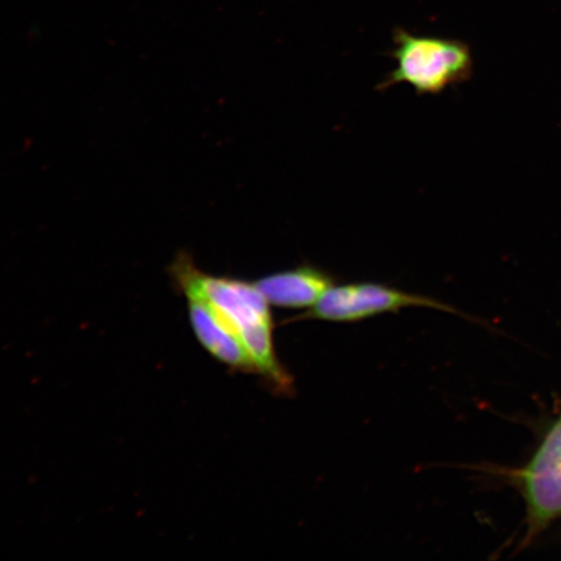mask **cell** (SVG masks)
<instances>
[{
  "label": "cell",
  "instance_id": "277c9868",
  "mask_svg": "<svg viewBox=\"0 0 561 561\" xmlns=\"http://www.w3.org/2000/svg\"><path fill=\"white\" fill-rule=\"evenodd\" d=\"M528 506V541L561 517V413L520 472Z\"/></svg>",
  "mask_w": 561,
  "mask_h": 561
},
{
  "label": "cell",
  "instance_id": "3957f363",
  "mask_svg": "<svg viewBox=\"0 0 561 561\" xmlns=\"http://www.w3.org/2000/svg\"><path fill=\"white\" fill-rule=\"evenodd\" d=\"M409 307H427L455 312L451 307L436 299L381 284L356 283L332 286L310 311L299 316L297 320L356 322L377 314L401 311Z\"/></svg>",
  "mask_w": 561,
  "mask_h": 561
},
{
  "label": "cell",
  "instance_id": "8992f818",
  "mask_svg": "<svg viewBox=\"0 0 561 561\" xmlns=\"http://www.w3.org/2000/svg\"><path fill=\"white\" fill-rule=\"evenodd\" d=\"M257 289L271 306L283 308L313 307L335 285V279L313 265L272 273L256 280Z\"/></svg>",
  "mask_w": 561,
  "mask_h": 561
},
{
  "label": "cell",
  "instance_id": "6da1fadb",
  "mask_svg": "<svg viewBox=\"0 0 561 561\" xmlns=\"http://www.w3.org/2000/svg\"><path fill=\"white\" fill-rule=\"evenodd\" d=\"M175 277L185 296L196 294L226 316L241 335L256 374L266 378L278 391L289 392L291 378L277 359L270 304L256 284L206 275L188 261L178 264Z\"/></svg>",
  "mask_w": 561,
  "mask_h": 561
},
{
  "label": "cell",
  "instance_id": "5b68a950",
  "mask_svg": "<svg viewBox=\"0 0 561 561\" xmlns=\"http://www.w3.org/2000/svg\"><path fill=\"white\" fill-rule=\"evenodd\" d=\"M186 298L193 331L201 345L226 366L245 374H256L254 362L241 335L226 316L196 294H186Z\"/></svg>",
  "mask_w": 561,
  "mask_h": 561
},
{
  "label": "cell",
  "instance_id": "7a4b0ae2",
  "mask_svg": "<svg viewBox=\"0 0 561 561\" xmlns=\"http://www.w3.org/2000/svg\"><path fill=\"white\" fill-rule=\"evenodd\" d=\"M391 56L397 67L380 89L407 83L420 95H437L471 79L473 73L471 48L461 41L398 30Z\"/></svg>",
  "mask_w": 561,
  "mask_h": 561
}]
</instances>
